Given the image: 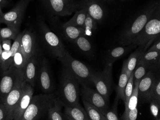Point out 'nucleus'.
<instances>
[{
  "label": "nucleus",
  "instance_id": "obj_11",
  "mask_svg": "<svg viewBox=\"0 0 160 120\" xmlns=\"http://www.w3.org/2000/svg\"><path fill=\"white\" fill-rule=\"evenodd\" d=\"M81 95L82 98L96 106L102 113L108 110V103L97 89H93L86 85H81Z\"/></svg>",
  "mask_w": 160,
  "mask_h": 120
},
{
  "label": "nucleus",
  "instance_id": "obj_38",
  "mask_svg": "<svg viewBox=\"0 0 160 120\" xmlns=\"http://www.w3.org/2000/svg\"><path fill=\"white\" fill-rule=\"evenodd\" d=\"M138 110L137 107L133 110H129L126 114L122 115L120 119L124 120H136L137 118Z\"/></svg>",
  "mask_w": 160,
  "mask_h": 120
},
{
  "label": "nucleus",
  "instance_id": "obj_34",
  "mask_svg": "<svg viewBox=\"0 0 160 120\" xmlns=\"http://www.w3.org/2000/svg\"><path fill=\"white\" fill-rule=\"evenodd\" d=\"M148 69L146 66L140 63H138L133 71L134 84L138 80H141L148 72Z\"/></svg>",
  "mask_w": 160,
  "mask_h": 120
},
{
  "label": "nucleus",
  "instance_id": "obj_15",
  "mask_svg": "<svg viewBox=\"0 0 160 120\" xmlns=\"http://www.w3.org/2000/svg\"><path fill=\"white\" fill-rule=\"evenodd\" d=\"M80 8L84 9L87 13L97 22H101L105 16L104 7L97 0H83Z\"/></svg>",
  "mask_w": 160,
  "mask_h": 120
},
{
  "label": "nucleus",
  "instance_id": "obj_13",
  "mask_svg": "<svg viewBox=\"0 0 160 120\" xmlns=\"http://www.w3.org/2000/svg\"><path fill=\"white\" fill-rule=\"evenodd\" d=\"M154 71L148 70L140 80L138 86L139 98L143 103H149L151 101V94L156 79Z\"/></svg>",
  "mask_w": 160,
  "mask_h": 120
},
{
  "label": "nucleus",
  "instance_id": "obj_33",
  "mask_svg": "<svg viewBox=\"0 0 160 120\" xmlns=\"http://www.w3.org/2000/svg\"><path fill=\"white\" fill-rule=\"evenodd\" d=\"M119 99L118 96H116L114 103L112 108L110 110H108L105 113H103L104 116L106 117L107 120H119L118 114V106Z\"/></svg>",
  "mask_w": 160,
  "mask_h": 120
},
{
  "label": "nucleus",
  "instance_id": "obj_25",
  "mask_svg": "<svg viewBox=\"0 0 160 120\" xmlns=\"http://www.w3.org/2000/svg\"><path fill=\"white\" fill-rule=\"evenodd\" d=\"M63 106L62 104L56 96L53 105L48 110V119L49 120H65L64 114L62 111Z\"/></svg>",
  "mask_w": 160,
  "mask_h": 120
},
{
  "label": "nucleus",
  "instance_id": "obj_44",
  "mask_svg": "<svg viewBox=\"0 0 160 120\" xmlns=\"http://www.w3.org/2000/svg\"><path fill=\"white\" fill-rule=\"evenodd\" d=\"M3 13L2 12V9L0 8V16H2L3 15Z\"/></svg>",
  "mask_w": 160,
  "mask_h": 120
},
{
  "label": "nucleus",
  "instance_id": "obj_24",
  "mask_svg": "<svg viewBox=\"0 0 160 120\" xmlns=\"http://www.w3.org/2000/svg\"><path fill=\"white\" fill-rule=\"evenodd\" d=\"M128 79L126 68L125 61L124 60L119 77L118 85L117 87V96L123 102L125 101V90Z\"/></svg>",
  "mask_w": 160,
  "mask_h": 120
},
{
  "label": "nucleus",
  "instance_id": "obj_22",
  "mask_svg": "<svg viewBox=\"0 0 160 120\" xmlns=\"http://www.w3.org/2000/svg\"><path fill=\"white\" fill-rule=\"evenodd\" d=\"M37 61L36 55H34L28 60L24 70L25 80L32 87L35 85L37 75Z\"/></svg>",
  "mask_w": 160,
  "mask_h": 120
},
{
  "label": "nucleus",
  "instance_id": "obj_42",
  "mask_svg": "<svg viewBox=\"0 0 160 120\" xmlns=\"http://www.w3.org/2000/svg\"><path fill=\"white\" fill-rule=\"evenodd\" d=\"M7 4V1L6 0H0V8L2 9Z\"/></svg>",
  "mask_w": 160,
  "mask_h": 120
},
{
  "label": "nucleus",
  "instance_id": "obj_12",
  "mask_svg": "<svg viewBox=\"0 0 160 120\" xmlns=\"http://www.w3.org/2000/svg\"><path fill=\"white\" fill-rule=\"evenodd\" d=\"M33 87L26 82L21 96L14 108L12 114V120H20L31 102L33 96Z\"/></svg>",
  "mask_w": 160,
  "mask_h": 120
},
{
  "label": "nucleus",
  "instance_id": "obj_23",
  "mask_svg": "<svg viewBox=\"0 0 160 120\" xmlns=\"http://www.w3.org/2000/svg\"><path fill=\"white\" fill-rule=\"evenodd\" d=\"M61 31L63 36L70 42H73L79 36H84L82 28L65 26L64 24L61 26Z\"/></svg>",
  "mask_w": 160,
  "mask_h": 120
},
{
  "label": "nucleus",
  "instance_id": "obj_17",
  "mask_svg": "<svg viewBox=\"0 0 160 120\" xmlns=\"http://www.w3.org/2000/svg\"><path fill=\"white\" fill-rule=\"evenodd\" d=\"M39 81L40 87L44 94H50L53 90V84L51 76L45 59L42 60L39 71Z\"/></svg>",
  "mask_w": 160,
  "mask_h": 120
},
{
  "label": "nucleus",
  "instance_id": "obj_29",
  "mask_svg": "<svg viewBox=\"0 0 160 120\" xmlns=\"http://www.w3.org/2000/svg\"><path fill=\"white\" fill-rule=\"evenodd\" d=\"M79 50L84 53L89 54L92 53V46L87 36H81L73 42Z\"/></svg>",
  "mask_w": 160,
  "mask_h": 120
},
{
  "label": "nucleus",
  "instance_id": "obj_37",
  "mask_svg": "<svg viewBox=\"0 0 160 120\" xmlns=\"http://www.w3.org/2000/svg\"><path fill=\"white\" fill-rule=\"evenodd\" d=\"M150 103V110L152 115L156 120H160V103L155 100H151Z\"/></svg>",
  "mask_w": 160,
  "mask_h": 120
},
{
  "label": "nucleus",
  "instance_id": "obj_41",
  "mask_svg": "<svg viewBox=\"0 0 160 120\" xmlns=\"http://www.w3.org/2000/svg\"><path fill=\"white\" fill-rule=\"evenodd\" d=\"M2 50L10 51L11 48V40L6 39L2 41Z\"/></svg>",
  "mask_w": 160,
  "mask_h": 120
},
{
  "label": "nucleus",
  "instance_id": "obj_16",
  "mask_svg": "<svg viewBox=\"0 0 160 120\" xmlns=\"http://www.w3.org/2000/svg\"><path fill=\"white\" fill-rule=\"evenodd\" d=\"M21 46L28 60L36 55V39L35 35L32 32L27 30H25L23 32Z\"/></svg>",
  "mask_w": 160,
  "mask_h": 120
},
{
  "label": "nucleus",
  "instance_id": "obj_39",
  "mask_svg": "<svg viewBox=\"0 0 160 120\" xmlns=\"http://www.w3.org/2000/svg\"><path fill=\"white\" fill-rule=\"evenodd\" d=\"M8 112L5 104L0 102V120L7 119Z\"/></svg>",
  "mask_w": 160,
  "mask_h": 120
},
{
  "label": "nucleus",
  "instance_id": "obj_28",
  "mask_svg": "<svg viewBox=\"0 0 160 120\" xmlns=\"http://www.w3.org/2000/svg\"><path fill=\"white\" fill-rule=\"evenodd\" d=\"M140 80L137 81L134 84V88L132 95L128 99L127 103H125V109L123 115H125L129 110H133L137 107L138 101H139V93H138V86Z\"/></svg>",
  "mask_w": 160,
  "mask_h": 120
},
{
  "label": "nucleus",
  "instance_id": "obj_30",
  "mask_svg": "<svg viewBox=\"0 0 160 120\" xmlns=\"http://www.w3.org/2000/svg\"><path fill=\"white\" fill-rule=\"evenodd\" d=\"M28 60L22 49L20 44L19 48L13 56V63L12 66L24 70Z\"/></svg>",
  "mask_w": 160,
  "mask_h": 120
},
{
  "label": "nucleus",
  "instance_id": "obj_18",
  "mask_svg": "<svg viewBox=\"0 0 160 120\" xmlns=\"http://www.w3.org/2000/svg\"><path fill=\"white\" fill-rule=\"evenodd\" d=\"M65 120H90L85 109L79 103L72 106H65Z\"/></svg>",
  "mask_w": 160,
  "mask_h": 120
},
{
  "label": "nucleus",
  "instance_id": "obj_36",
  "mask_svg": "<svg viewBox=\"0 0 160 120\" xmlns=\"http://www.w3.org/2000/svg\"><path fill=\"white\" fill-rule=\"evenodd\" d=\"M133 88V72H132L128 79L125 90V101L124 102L125 103H127L130 96L132 95Z\"/></svg>",
  "mask_w": 160,
  "mask_h": 120
},
{
  "label": "nucleus",
  "instance_id": "obj_35",
  "mask_svg": "<svg viewBox=\"0 0 160 120\" xmlns=\"http://www.w3.org/2000/svg\"><path fill=\"white\" fill-rule=\"evenodd\" d=\"M153 100L160 103V79L156 77L151 94V100Z\"/></svg>",
  "mask_w": 160,
  "mask_h": 120
},
{
  "label": "nucleus",
  "instance_id": "obj_21",
  "mask_svg": "<svg viewBox=\"0 0 160 120\" xmlns=\"http://www.w3.org/2000/svg\"><path fill=\"white\" fill-rule=\"evenodd\" d=\"M137 47V46L133 44L127 46H122L113 48L109 51L106 58V64H114L116 61L121 59L129 53L130 51Z\"/></svg>",
  "mask_w": 160,
  "mask_h": 120
},
{
  "label": "nucleus",
  "instance_id": "obj_4",
  "mask_svg": "<svg viewBox=\"0 0 160 120\" xmlns=\"http://www.w3.org/2000/svg\"><path fill=\"white\" fill-rule=\"evenodd\" d=\"M63 67L73 75L81 85L91 86L93 84L92 76L94 72L81 62L71 56L66 50L63 56L58 58Z\"/></svg>",
  "mask_w": 160,
  "mask_h": 120
},
{
  "label": "nucleus",
  "instance_id": "obj_7",
  "mask_svg": "<svg viewBox=\"0 0 160 120\" xmlns=\"http://www.w3.org/2000/svg\"><path fill=\"white\" fill-rule=\"evenodd\" d=\"M113 65L111 63L106 64L103 71L94 73L92 76V82L96 89L108 102L112 87Z\"/></svg>",
  "mask_w": 160,
  "mask_h": 120
},
{
  "label": "nucleus",
  "instance_id": "obj_6",
  "mask_svg": "<svg viewBox=\"0 0 160 120\" xmlns=\"http://www.w3.org/2000/svg\"><path fill=\"white\" fill-rule=\"evenodd\" d=\"M25 79L24 70L11 66L3 71L0 82V102L4 103L7 95L19 81Z\"/></svg>",
  "mask_w": 160,
  "mask_h": 120
},
{
  "label": "nucleus",
  "instance_id": "obj_32",
  "mask_svg": "<svg viewBox=\"0 0 160 120\" xmlns=\"http://www.w3.org/2000/svg\"><path fill=\"white\" fill-rule=\"evenodd\" d=\"M19 30L8 26L2 28H0V38L2 41L6 39L14 40L19 34Z\"/></svg>",
  "mask_w": 160,
  "mask_h": 120
},
{
  "label": "nucleus",
  "instance_id": "obj_14",
  "mask_svg": "<svg viewBox=\"0 0 160 120\" xmlns=\"http://www.w3.org/2000/svg\"><path fill=\"white\" fill-rule=\"evenodd\" d=\"M26 83L25 79L21 80L7 95L4 102L8 112L6 120H12V112L21 96Z\"/></svg>",
  "mask_w": 160,
  "mask_h": 120
},
{
  "label": "nucleus",
  "instance_id": "obj_9",
  "mask_svg": "<svg viewBox=\"0 0 160 120\" xmlns=\"http://www.w3.org/2000/svg\"><path fill=\"white\" fill-rule=\"evenodd\" d=\"M31 0H20L14 7L0 16V24L19 29L26 9Z\"/></svg>",
  "mask_w": 160,
  "mask_h": 120
},
{
  "label": "nucleus",
  "instance_id": "obj_43",
  "mask_svg": "<svg viewBox=\"0 0 160 120\" xmlns=\"http://www.w3.org/2000/svg\"><path fill=\"white\" fill-rule=\"evenodd\" d=\"M2 40L0 38V56L1 55L2 53Z\"/></svg>",
  "mask_w": 160,
  "mask_h": 120
},
{
  "label": "nucleus",
  "instance_id": "obj_5",
  "mask_svg": "<svg viewBox=\"0 0 160 120\" xmlns=\"http://www.w3.org/2000/svg\"><path fill=\"white\" fill-rule=\"evenodd\" d=\"M159 36H160V4L132 44L137 46H147L149 47Z\"/></svg>",
  "mask_w": 160,
  "mask_h": 120
},
{
  "label": "nucleus",
  "instance_id": "obj_19",
  "mask_svg": "<svg viewBox=\"0 0 160 120\" xmlns=\"http://www.w3.org/2000/svg\"><path fill=\"white\" fill-rule=\"evenodd\" d=\"M138 63H140L146 66L149 70L154 71L159 70L160 67V52L146 51Z\"/></svg>",
  "mask_w": 160,
  "mask_h": 120
},
{
  "label": "nucleus",
  "instance_id": "obj_40",
  "mask_svg": "<svg viewBox=\"0 0 160 120\" xmlns=\"http://www.w3.org/2000/svg\"><path fill=\"white\" fill-rule=\"evenodd\" d=\"M152 46L147 51H156L160 52V36H157L152 43Z\"/></svg>",
  "mask_w": 160,
  "mask_h": 120
},
{
  "label": "nucleus",
  "instance_id": "obj_31",
  "mask_svg": "<svg viewBox=\"0 0 160 120\" xmlns=\"http://www.w3.org/2000/svg\"><path fill=\"white\" fill-rule=\"evenodd\" d=\"M82 28L84 31L85 36L87 37L92 36L93 33L97 29V21L87 13L84 24Z\"/></svg>",
  "mask_w": 160,
  "mask_h": 120
},
{
  "label": "nucleus",
  "instance_id": "obj_2",
  "mask_svg": "<svg viewBox=\"0 0 160 120\" xmlns=\"http://www.w3.org/2000/svg\"><path fill=\"white\" fill-rule=\"evenodd\" d=\"M159 4V2H152L139 13L132 23L121 34L119 41L120 45L127 46L132 43L133 40L142 29Z\"/></svg>",
  "mask_w": 160,
  "mask_h": 120
},
{
  "label": "nucleus",
  "instance_id": "obj_8",
  "mask_svg": "<svg viewBox=\"0 0 160 120\" xmlns=\"http://www.w3.org/2000/svg\"><path fill=\"white\" fill-rule=\"evenodd\" d=\"M40 29L43 42L50 53L58 58L63 56L66 49L62 40L44 23H41Z\"/></svg>",
  "mask_w": 160,
  "mask_h": 120
},
{
  "label": "nucleus",
  "instance_id": "obj_26",
  "mask_svg": "<svg viewBox=\"0 0 160 120\" xmlns=\"http://www.w3.org/2000/svg\"><path fill=\"white\" fill-rule=\"evenodd\" d=\"M82 100L84 109L90 120H107L104 114L97 107L87 102L84 98H82Z\"/></svg>",
  "mask_w": 160,
  "mask_h": 120
},
{
  "label": "nucleus",
  "instance_id": "obj_10",
  "mask_svg": "<svg viewBox=\"0 0 160 120\" xmlns=\"http://www.w3.org/2000/svg\"><path fill=\"white\" fill-rule=\"evenodd\" d=\"M42 1L53 15L61 17L70 16L80 8V4L67 0H42Z\"/></svg>",
  "mask_w": 160,
  "mask_h": 120
},
{
  "label": "nucleus",
  "instance_id": "obj_1",
  "mask_svg": "<svg viewBox=\"0 0 160 120\" xmlns=\"http://www.w3.org/2000/svg\"><path fill=\"white\" fill-rule=\"evenodd\" d=\"M79 84L75 77L63 67L60 86L57 98L65 106H72L79 103Z\"/></svg>",
  "mask_w": 160,
  "mask_h": 120
},
{
  "label": "nucleus",
  "instance_id": "obj_20",
  "mask_svg": "<svg viewBox=\"0 0 160 120\" xmlns=\"http://www.w3.org/2000/svg\"><path fill=\"white\" fill-rule=\"evenodd\" d=\"M137 46V48L130 55L127 60H125L127 73L128 78L136 67L141 57L146 52L147 49L149 48L147 46Z\"/></svg>",
  "mask_w": 160,
  "mask_h": 120
},
{
  "label": "nucleus",
  "instance_id": "obj_45",
  "mask_svg": "<svg viewBox=\"0 0 160 120\" xmlns=\"http://www.w3.org/2000/svg\"><path fill=\"white\" fill-rule=\"evenodd\" d=\"M67 1H72V0H67Z\"/></svg>",
  "mask_w": 160,
  "mask_h": 120
},
{
  "label": "nucleus",
  "instance_id": "obj_27",
  "mask_svg": "<svg viewBox=\"0 0 160 120\" xmlns=\"http://www.w3.org/2000/svg\"><path fill=\"white\" fill-rule=\"evenodd\" d=\"M86 14L87 12L86 10L82 8H80V10L75 12V14L71 19L63 24L65 26L82 27L84 24Z\"/></svg>",
  "mask_w": 160,
  "mask_h": 120
},
{
  "label": "nucleus",
  "instance_id": "obj_46",
  "mask_svg": "<svg viewBox=\"0 0 160 120\" xmlns=\"http://www.w3.org/2000/svg\"><path fill=\"white\" fill-rule=\"evenodd\" d=\"M0 65H1V63H0Z\"/></svg>",
  "mask_w": 160,
  "mask_h": 120
},
{
  "label": "nucleus",
  "instance_id": "obj_3",
  "mask_svg": "<svg viewBox=\"0 0 160 120\" xmlns=\"http://www.w3.org/2000/svg\"><path fill=\"white\" fill-rule=\"evenodd\" d=\"M56 94H40L34 96L20 120H40L48 115V111L54 105Z\"/></svg>",
  "mask_w": 160,
  "mask_h": 120
}]
</instances>
